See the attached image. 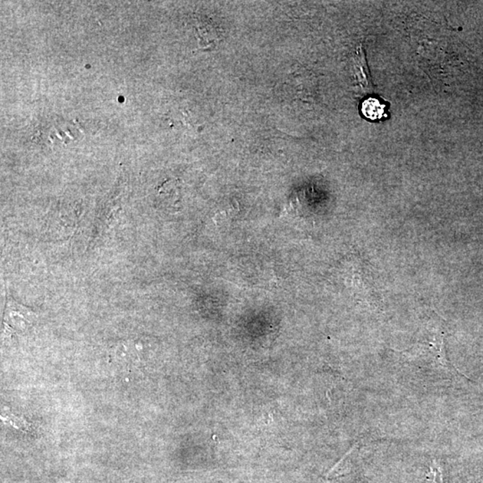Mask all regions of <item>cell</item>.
Here are the masks:
<instances>
[{"label": "cell", "instance_id": "2", "mask_svg": "<svg viewBox=\"0 0 483 483\" xmlns=\"http://www.w3.org/2000/svg\"><path fill=\"white\" fill-rule=\"evenodd\" d=\"M387 108L389 105L380 98H368L361 103V111L367 120L377 121L387 117Z\"/></svg>", "mask_w": 483, "mask_h": 483}, {"label": "cell", "instance_id": "3", "mask_svg": "<svg viewBox=\"0 0 483 483\" xmlns=\"http://www.w3.org/2000/svg\"><path fill=\"white\" fill-rule=\"evenodd\" d=\"M426 482L427 483H442V472L439 471V469L435 465L430 466Z\"/></svg>", "mask_w": 483, "mask_h": 483}, {"label": "cell", "instance_id": "1", "mask_svg": "<svg viewBox=\"0 0 483 483\" xmlns=\"http://www.w3.org/2000/svg\"><path fill=\"white\" fill-rule=\"evenodd\" d=\"M354 68L357 78L358 87L363 94H373L374 85L368 67L366 51L361 46L356 49L354 55Z\"/></svg>", "mask_w": 483, "mask_h": 483}]
</instances>
